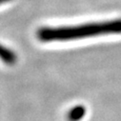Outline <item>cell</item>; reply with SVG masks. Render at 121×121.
Here are the masks:
<instances>
[{
	"label": "cell",
	"mask_w": 121,
	"mask_h": 121,
	"mask_svg": "<svg viewBox=\"0 0 121 121\" xmlns=\"http://www.w3.org/2000/svg\"><path fill=\"white\" fill-rule=\"evenodd\" d=\"M119 34H121V18L76 26L42 27L37 31V37L42 42H55Z\"/></svg>",
	"instance_id": "cell-1"
},
{
	"label": "cell",
	"mask_w": 121,
	"mask_h": 121,
	"mask_svg": "<svg viewBox=\"0 0 121 121\" xmlns=\"http://www.w3.org/2000/svg\"><path fill=\"white\" fill-rule=\"evenodd\" d=\"M0 60L7 66H13L17 61V55L11 49L0 43Z\"/></svg>",
	"instance_id": "cell-2"
},
{
	"label": "cell",
	"mask_w": 121,
	"mask_h": 121,
	"mask_svg": "<svg viewBox=\"0 0 121 121\" xmlns=\"http://www.w3.org/2000/svg\"><path fill=\"white\" fill-rule=\"evenodd\" d=\"M85 112H86L85 107L78 105L70 110V112L68 113V118L70 121H78L84 117Z\"/></svg>",
	"instance_id": "cell-3"
},
{
	"label": "cell",
	"mask_w": 121,
	"mask_h": 121,
	"mask_svg": "<svg viewBox=\"0 0 121 121\" xmlns=\"http://www.w3.org/2000/svg\"><path fill=\"white\" fill-rule=\"evenodd\" d=\"M11 0H0V5H2L4 3H7V2H10Z\"/></svg>",
	"instance_id": "cell-4"
}]
</instances>
